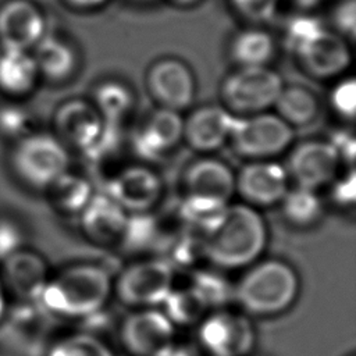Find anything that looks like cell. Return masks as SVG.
<instances>
[{"mask_svg": "<svg viewBox=\"0 0 356 356\" xmlns=\"http://www.w3.org/2000/svg\"><path fill=\"white\" fill-rule=\"evenodd\" d=\"M267 225L256 207L229 203L218 221L202 234L206 260L217 270L246 268L267 246Z\"/></svg>", "mask_w": 356, "mask_h": 356, "instance_id": "1", "label": "cell"}, {"mask_svg": "<svg viewBox=\"0 0 356 356\" xmlns=\"http://www.w3.org/2000/svg\"><path fill=\"white\" fill-rule=\"evenodd\" d=\"M111 296L110 273L99 264L78 263L50 275L39 305L51 317L86 320L102 312Z\"/></svg>", "mask_w": 356, "mask_h": 356, "instance_id": "2", "label": "cell"}, {"mask_svg": "<svg viewBox=\"0 0 356 356\" xmlns=\"http://www.w3.org/2000/svg\"><path fill=\"white\" fill-rule=\"evenodd\" d=\"M299 291V275L289 263L259 259L234 284L232 302L249 317H274L295 305Z\"/></svg>", "mask_w": 356, "mask_h": 356, "instance_id": "3", "label": "cell"}, {"mask_svg": "<svg viewBox=\"0 0 356 356\" xmlns=\"http://www.w3.org/2000/svg\"><path fill=\"white\" fill-rule=\"evenodd\" d=\"M235 195V174L218 159L202 157L184 174L182 220L203 234L211 228Z\"/></svg>", "mask_w": 356, "mask_h": 356, "instance_id": "4", "label": "cell"}, {"mask_svg": "<svg viewBox=\"0 0 356 356\" xmlns=\"http://www.w3.org/2000/svg\"><path fill=\"white\" fill-rule=\"evenodd\" d=\"M11 165L24 184L46 189L57 177L68 171L70 154L54 134L28 132L14 145Z\"/></svg>", "mask_w": 356, "mask_h": 356, "instance_id": "5", "label": "cell"}, {"mask_svg": "<svg viewBox=\"0 0 356 356\" xmlns=\"http://www.w3.org/2000/svg\"><path fill=\"white\" fill-rule=\"evenodd\" d=\"M175 285V270L167 259H142L125 266L113 280V295L131 310L159 307Z\"/></svg>", "mask_w": 356, "mask_h": 356, "instance_id": "6", "label": "cell"}, {"mask_svg": "<svg viewBox=\"0 0 356 356\" xmlns=\"http://www.w3.org/2000/svg\"><path fill=\"white\" fill-rule=\"evenodd\" d=\"M199 349L207 356H252L256 348V327L239 309L210 310L196 325Z\"/></svg>", "mask_w": 356, "mask_h": 356, "instance_id": "7", "label": "cell"}, {"mask_svg": "<svg viewBox=\"0 0 356 356\" xmlns=\"http://www.w3.org/2000/svg\"><path fill=\"white\" fill-rule=\"evenodd\" d=\"M295 131L277 114L261 111L234 117L228 142L234 152L250 160H268L289 147Z\"/></svg>", "mask_w": 356, "mask_h": 356, "instance_id": "8", "label": "cell"}, {"mask_svg": "<svg viewBox=\"0 0 356 356\" xmlns=\"http://www.w3.org/2000/svg\"><path fill=\"white\" fill-rule=\"evenodd\" d=\"M282 86L280 74L267 65L238 67L221 83V99L236 115L256 114L274 106Z\"/></svg>", "mask_w": 356, "mask_h": 356, "instance_id": "9", "label": "cell"}, {"mask_svg": "<svg viewBox=\"0 0 356 356\" xmlns=\"http://www.w3.org/2000/svg\"><path fill=\"white\" fill-rule=\"evenodd\" d=\"M117 334L129 356H165L177 342L174 324L159 307L131 310L121 320Z\"/></svg>", "mask_w": 356, "mask_h": 356, "instance_id": "10", "label": "cell"}, {"mask_svg": "<svg viewBox=\"0 0 356 356\" xmlns=\"http://www.w3.org/2000/svg\"><path fill=\"white\" fill-rule=\"evenodd\" d=\"M292 53L299 60L302 68L318 79L339 76L352 63L348 40L325 26H321L302 40Z\"/></svg>", "mask_w": 356, "mask_h": 356, "instance_id": "11", "label": "cell"}, {"mask_svg": "<svg viewBox=\"0 0 356 356\" xmlns=\"http://www.w3.org/2000/svg\"><path fill=\"white\" fill-rule=\"evenodd\" d=\"M146 86L160 107L179 113L193 103L196 95L192 70L175 57L156 60L147 70Z\"/></svg>", "mask_w": 356, "mask_h": 356, "instance_id": "12", "label": "cell"}, {"mask_svg": "<svg viewBox=\"0 0 356 356\" xmlns=\"http://www.w3.org/2000/svg\"><path fill=\"white\" fill-rule=\"evenodd\" d=\"M341 164L330 140L310 139L292 149L285 170L298 186L317 191L335 178Z\"/></svg>", "mask_w": 356, "mask_h": 356, "instance_id": "13", "label": "cell"}, {"mask_svg": "<svg viewBox=\"0 0 356 356\" xmlns=\"http://www.w3.org/2000/svg\"><path fill=\"white\" fill-rule=\"evenodd\" d=\"M289 189L284 165L268 160H250L235 174V193L252 207L278 204Z\"/></svg>", "mask_w": 356, "mask_h": 356, "instance_id": "14", "label": "cell"}, {"mask_svg": "<svg viewBox=\"0 0 356 356\" xmlns=\"http://www.w3.org/2000/svg\"><path fill=\"white\" fill-rule=\"evenodd\" d=\"M106 192L127 213L152 211L163 195V182L150 167L132 164L110 178Z\"/></svg>", "mask_w": 356, "mask_h": 356, "instance_id": "15", "label": "cell"}, {"mask_svg": "<svg viewBox=\"0 0 356 356\" xmlns=\"http://www.w3.org/2000/svg\"><path fill=\"white\" fill-rule=\"evenodd\" d=\"M50 278L44 259L28 249H18L1 260L0 280L7 296L18 302H39V298Z\"/></svg>", "mask_w": 356, "mask_h": 356, "instance_id": "16", "label": "cell"}, {"mask_svg": "<svg viewBox=\"0 0 356 356\" xmlns=\"http://www.w3.org/2000/svg\"><path fill=\"white\" fill-rule=\"evenodd\" d=\"M53 127L54 135L65 146L85 153L100 136L104 120L92 102L71 99L57 107Z\"/></svg>", "mask_w": 356, "mask_h": 356, "instance_id": "17", "label": "cell"}, {"mask_svg": "<svg viewBox=\"0 0 356 356\" xmlns=\"http://www.w3.org/2000/svg\"><path fill=\"white\" fill-rule=\"evenodd\" d=\"M44 28L43 14L28 0H10L0 7V49L31 51Z\"/></svg>", "mask_w": 356, "mask_h": 356, "instance_id": "18", "label": "cell"}, {"mask_svg": "<svg viewBox=\"0 0 356 356\" xmlns=\"http://www.w3.org/2000/svg\"><path fill=\"white\" fill-rule=\"evenodd\" d=\"M184 135L179 111L165 107L153 110L134 134V149L145 160H156L172 150Z\"/></svg>", "mask_w": 356, "mask_h": 356, "instance_id": "19", "label": "cell"}, {"mask_svg": "<svg viewBox=\"0 0 356 356\" xmlns=\"http://www.w3.org/2000/svg\"><path fill=\"white\" fill-rule=\"evenodd\" d=\"M78 216L82 234L99 246L118 243L128 218V213L106 191L95 192Z\"/></svg>", "mask_w": 356, "mask_h": 356, "instance_id": "20", "label": "cell"}, {"mask_svg": "<svg viewBox=\"0 0 356 356\" xmlns=\"http://www.w3.org/2000/svg\"><path fill=\"white\" fill-rule=\"evenodd\" d=\"M234 117L224 106H202L184 120L182 139L196 152H214L228 142Z\"/></svg>", "mask_w": 356, "mask_h": 356, "instance_id": "21", "label": "cell"}, {"mask_svg": "<svg viewBox=\"0 0 356 356\" xmlns=\"http://www.w3.org/2000/svg\"><path fill=\"white\" fill-rule=\"evenodd\" d=\"M49 313L39 302H18V306L8 314L6 312L0 324H3V342L6 353L13 356H32L44 338V317Z\"/></svg>", "mask_w": 356, "mask_h": 356, "instance_id": "22", "label": "cell"}, {"mask_svg": "<svg viewBox=\"0 0 356 356\" xmlns=\"http://www.w3.org/2000/svg\"><path fill=\"white\" fill-rule=\"evenodd\" d=\"M31 51L0 49V90L13 97L31 93L39 79Z\"/></svg>", "mask_w": 356, "mask_h": 356, "instance_id": "23", "label": "cell"}, {"mask_svg": "<svg viewBox=\"0 0 356 356\" xmlns=\"http://www.w3.org/2000/svg\"><path fill=\"white\" fill-rule=\"evenodd\" d=\"M36 63L39 75L53 82H61L70 78L76 68V53L64 40L57 36H43L31 50Z\"/></svg>", "mask_w": 356, "mask_h": 356, "instance_id": "24", "label": "cell"}, {"mask_svg": "<svg viewBox=\"0 0 356 356\" xmlns=\"http://www.w3.org/2000/svg\"><path fill=\"white\" fill-rule=\"evenodd\" d=\"M161 312L174 327H196L211 310L206 298L193 286H172L164 302Z\"/></svg>", "mask_w": 356, "mask_h": 356, "instance_id": "25", "label": "cell"}, {"mask_svg": "<svg viewBox=\"0 0 356 356\" xmlns=\"http://www.w3.org/2000/svg\"><path fill=\"white\" fill-rule=\"evenodd\" d=\"M275 114L292 128L312 124L320 111L317 96L302 85H284L274 106Z\"/></svg>", "mask_w": 356, "mask_h": 356, "instance_id": "26", "label": "cell"}, {"mask_svg": "<svg viewBox=\"0 0 356 356\" xmlns=\"http://www.w3.org/2000/svg\"><path fill=\"white\" fill-rule=\"evenodd\" d=\"M229 54L238 67H263L275 54V40L264 29H243L232 38Z\"/></svg>", "mask_w": 356, "mask_h": 356, "instance_id": "27", "label": "cell"}, {"mask_svg": "<svg viewBox=\"0 0 356 356\" xmlns=\"http://www.w3.org/2000/svg\"><path fill=\"white\" fill-rule=\"evenodd\" d=\"M44 191L51 206L64 214H79L95 193L83 175L71 171L57 177Z\"/></svg>", "mask_w": 356, "mask_h": 356, "instance_id": "28", "label": "cell"}, {"mask_svg": "<svg viewBox=\"0 0 356 356\" xmlns=\"http://www.w3.org/2000/svg\"><path fill=\"white\" fill-rule=\"evenodd\" d=\"M92 103L104 122L122 124L134 107V95L120 81H104L95 89Z\"/></svg>", "mask_w": 356, "mask_h": 356, "instance_id": "29", "label": "cell"}, {"mask_svg": "<svg viewBox=\"0 0 356 356\" xmlns=\"http://www.w3.org/2000/svg\"><path fill=\"white\" fill-rule=\"evenodd\" d=\"M278 204L284 217L298 227L314 224L323 213V202L317 191L298 185L289 188Z\"/></svg>", "mask_w": 356, "mask_h": 356, "instance_id": "30", "label": "cell"}, {"mask_svg": "<svg viewBox=\"0 0 356 356\" xmlns=\"http://www.w3.org/2000/svg\"><path fill=\"white\" fill-rule=\"evenodd\" d=\"M161 231L157 218L150 211L128 213L127 224L120 239V245H124L128 250L140 252L150 249L160 242Z\"/></svg>", "mask_w": 356, "mask_h": 356, "instance_id": "31", "label": "cell"}, {"mask_svg": "<svg viewBox=\"0 0 356 356\" xmlns=\"http://www.w3.org/2000/svg\"><path fill=\"white\" fill-rule=\"evenodd\" d=\"M43 356H115L110 346L92 332H75L53 341Z\"/></svg>", "mask_w": 356, "mask_h": 356, "instance_id": "32", "label": "cell"}, {"mask_svg": "<svg viewBox=\"0 0 356 356\" xmlns=\"http://www.w3.org/2000/svg\"><path fill=\"white\" fill-rule=\"evenodd\" d=\"M191 285L206 298L211 310L227 307L234 298V284L218 271L196 270L192 274Z\"/></svg>", "mask_w": 356, "mask_h": 356, "instance_id": "33", "label": "cell"}, {"mask_svg": "<svg viewBox=\"0 0 356 356\" xmlns=\"http://www.w3.org/2000/svg\"><path fill=\"white\" fill-rule=\"evenodd\" d=\"M332 110L345 120H352L356 111V82L353 78L339 81L330 93Z\"/></svg>", "mask_w": 356, "mask_h": 356, "instance_id": "34", "label": "cell"}, {"mask_svg": "<svg viewBox=\"0 0 356 356\" xmlns=\"http://www.w3.org/2000/svg\"><path fill=\"white\" fill-rule=\"evenodd\" d=\"M234 10L252 22H266L275 15L278 0H231Z\"/></svg>", "mask_w": 356, "mask_h": 356, "instance_id": "35", "label": "cell"}, {"mask_svg": "<svg viewBox=\"0 0 356 356\" xmlns=\"http://www.w3.org/2000/svg\"><path fill=\"white\" fill-rule=\"evenodd\" d=\"M29 115L17 104H4L0 107V132L7 136L21 138L28 134Z\"/></svg>", "mask_w": 356, "mask_h": 356, "instance_id": "36", "label": "cell"}, {"mask_svg": "<svg viewBox=\"0 0 356 356\" xmlns=\"http://www.w3.org/2000/svg\"><path fill=\"white\" fill-rule=\"evenodd\" d=\"M330 185V196L337 206L350 207L355 203L356 197V178L353 165L345 174L339 172L335 178L328 184Z\"/></svg>", "mask_w": 356, "mask_h": 356, "instance_id": "37", "label": "cell"}, {"mask_svg": "<svg viewBox=\"0 0 356 356\" xmlns=\"http://www.w3.org/2000/svg\"><path fill=\"white\" fill-rule=\"evenodd\" d=\"M321 26H324L321 21L312 15H298L291 19L285 29V43L288 50L292 51L302 40H305Z\"/></svg>", "mask_w": 356, "mask_h": 356, "instance_id": "38", "label": "cell"}, {"mask_svg": "<svg viewBox=\"0 0 356 356\" xmlns=\"http://www.w3.org/2000/svg\"><path fill=\"white\" fill-rule=\"evenodd\" d=\"M332 25L335 28L334 32L345 38L346 40H352L356 32V6L355 0H343L337 8L332 11Z\"/></svg>", "mask_w": 356, "mask_h": 356, "instance_id": "39", "label": "cell"}, {"mask_svg": "<svg viewBox=\"0 0 356 356\" xmlns=\"http://www.w3.org/2000/svg\"><path fill=\"white\" fill-rule=\"evenodd\" d=\"M21 229L15 222L0 218V261L21 248Z\"/></svg>", "mask_w": 356, "mask_h": 356, "instance_id": "40", "label": "cell"}, {"mask_svg": "<svg viewBox=\"0 0 356 356\" xmlns=\"http://www.w3.org/2000/svg\"><path fill=\"white\" fill-rule=\"evenodd\" d=\"M331 145L334 146V149L338 153V157L341 160V163H346L348 165H353V160H355V136L348 132V131H339L335 132L331 139H330Z\"/></svg>", "mask_w": 356, "mask_h": 356, "instance_id": "41", "label": "cell"}, {"mask_svg": "<svg viewBox=\"0 0 356 356\" xmlns=\"http://www.w3.org/2000/svg\"><path fill=\"white\" fill-rule=\"evenodd\" d=\"M165 356H199V353H197V350H195L193 348H191L188 345L175 342L174 346L165 353Z\"/></svg>", "mask_w": 356, "mask_h": 356, "instance_id": "42", "label": "cell"}, {"mask_svg": "<svg viewBox=\"0 0 356 356\" xmlns=\"http://www.w3.org/2000/svg\"><path fill=\"white\" fill-rule=\"evenodd\" d=\"M70 6L81 10H90L103 6L107 0H65Z\"/></svg>", "mask_w": 356, "mask_h": 356, "instance_id": "43", "label": "cell"}, {"mask_svg": "<svg viewBox=\"0 0 356 356\" xmlns=\"http://www.w3.org/2000/svg\"><path fill=\"white\" fill-rule=\"evenodd\" d=\"M6 312H7V293H6V289L0 280V321L3 320Z\"/></svg>", "mask_w": 356, "mask_h": 356, "instance_id": "44", "label": "cell"}, {"mask_svg": "<svg viewBox=\"0 0 356 356\" xmlns=\"http://www.w3.org/2000/svg\"><path fill=\"white\" fill-rule=\"evenodd\" d=\"M298 6L303 7V8H310V7H314L317 3H320L321 0H295Z\"/></svg>", "mask_w": 356, "mask_h": 356, "instance_id": "45", "label": "cell"}, {"mask_svg": "<svg viewBox=\"0 0 356 356\" xmlns=\"http://www.w3.org/2000/svg\"><path fill=\"white\" fill-rule=\"evenodd\" d=\"M172 1L177 3V4H179V6H192V4L197 3L199 0H172Z\"/></svg>", "mask_w": 356, "mask_h": 356, "instance_id": "46", "label": "cell"}, {"mask_svg": "<svg viewBox=\"0 0 356 356\" xmlns=\"http://www.w3.org/2000/svg\"><path fill=\"white\" fill-rule=\"evenodd\" d=\"M0 356H13L10 353H6V352H0Z\"/></svg>", "mask_w": 356, "mask_h": 356, "instance_id": "47", "label": "cell"}, {"mask_svg": "<svg viewBox=\"0 0 356 356\" xmlns=\"http://www.w3.org/2000/svg\"><path fill=\"white\" fill-rule=\"evenodd\" d=\"M138 1H150V0H138Z\"/></svg>", "mask_w": 356, "mask_h": 356, "instance_id": "48", "label": "cell"}, {"mask_svg": "<svg viewBox=\"0 0 356 356\" xmlns=\"http://www.w3.org/2000/svg\"><path fill=\"white\" fill-rule=\"evenodd\" d=\"M350 356H353V355H350Z\"/></svg>", "mask_w": 356, "mask_h": 356, "instance_id": "49", "label": "cell"}]
</instances>
